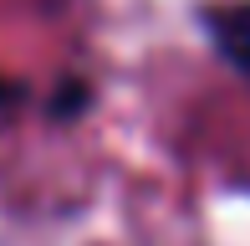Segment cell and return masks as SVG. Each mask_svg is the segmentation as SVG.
Here are the masks:
<instances>
[{
  "label": "cell",
  "instance_id": "cell-1",
  "mask_svg": "<svg viewBox=\"0 0 250 246\" xmlns=\"http://www.w3.org/2000/svg\"><path fill=\"white\" fill-rule=\"evenodd\" d=\"M204 26H209V36H214V47H220V57L235 62V67L250 77V5L209 10V16H204Z\"/></svg>",
  "mask_w": 250,
  "mask_h": 246
}]
</instances>
